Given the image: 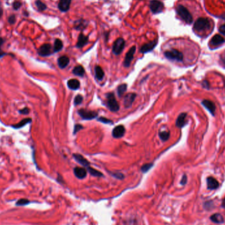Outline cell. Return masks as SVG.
<instances>
[{
	"label": "cell",
	"instance_id": "obj_1",
	"mask_svg": "<svg viewBox=\"0 0 225 225\" xmlns=\"http://www.w3.org/2000/svg\"><path fill=\"white\" fill-rule=\"evenodd\" d=\"M202 11L200 4L195 1L180 2L176 5V12L185 23L190 24L194 21Z\"/></svg>",
	"mask_w": 225,
	"mask_h": 225
},
{
	"label": "cell",
	"instance_id": "obj_2",
	"mask_svg": "<svg viewBox=\"0 0 225 225\" xmlns=\"http://www.w3.org/2000/svg\"><path fill=\"white\" fill-rule=\"evenodd\" d=\"M213 28V23L211 19L207 17H200L195 21L194 30L196 33L203 34L211 32Z\"/></svg>",
	"mask_w": 225,
	"mask_h": 225
},
{
	"label": "cell",
	"instance_id": "obj_3",
	"mask_svg": "<svg viewBox=\"0 0 225 225\" xmlns=\"http://www.w3.org/2000/svg\"><path fill=\"white\" fill-rule=\"evenodd\" d=\"M164 55L166 59L172 61H182L184 58L183 54L181 51H178L176 49H171L167 50L164 53Z\"/></svg>",
	"mask_w": 225,
	"mask_h": 225
},
{
	"label": "cell",
	"instance_id": "obj_4",
	"mask_svg": "<svg viewBox=\"0 0 225 225\" xmlns=\"http://www.w3.org/2000/svg\"><path fill=\"white\" fill-rule=\"evenodd\" d=\"M107 107L109 110L112 112H117L119 110V105L115 98V96L113 93H109L107 95Z\"/></svg>",
	"mask_w": 225,
	"mask_h": 225
},
{
	"label": "cell",
	"instance_id": "obj_5",
	"mask_svg": "<svg viewBox=\"0 0 225 225\" xmlns=\"http://www.w3.org/2000/svg\"><path fill=\"white\" fill-rule=\"evenodd\" d=\"M78 113L84 120H92L98 117V113L93 111L87 110V109H81L78 111Z\"/></svg>",
	"mask_w": 225,
	"mask_h": 225
},
{
	"label": "cell",
	"instance_id": "obj_6",
	"mask_svg": "<svg viewBox=\"0 0 225 225\" xmlns=\"http://www.w3.org/2000/svg\"><path fill=\"white\" fill-rule=\"evenodd\" d=\"M125 46V41L121 38H118L113 43V52L115 55H120L122 51H123Z\"/></svg>",
	"mask_w": 225,
	"mask_h": 225
},
{
	"label": "cell",
	"instance_id": "obj_7",
	"mask_svg": "<svg viewBox=\"0 0 225 225\" xmlns=\"http://www.w3.org/2000/svg\"><path fill=\"white\" fill-rule=\"evenodd\" d=\"M54 52V48L49 43H45L38 49V54L42 57H48L51 55Z\"/></svg>",
	"mask_w": 225,
	"mask_h": 225
},
{
	"label": "cell",
	"instance_id": "obj_8",
	"mask_svg": "<svg viewBox=\"0 0 225 225\" xmlns=\"http://www.w3.org/2000/svg\"><path fill=\"white\" fill-rule=\"evenodd\" d=\"M150 8L153 13L157 14L163 11L164 9V5L159 0H152V1L150 2Z\"/></svg>",
	"mask_w": 225,
	"mask_h": 225
},
{
	"label": "cell",
	"instance_id": "obj_9",
	"mask_svg": "<svg viewBox=\"0 0 225 225\" xmlns=\"http://www.w3.org/2000/svg\"><path fill=\"white\" fill-rule=\"evenodd\" d=\"M136 46H132L129 49V51H128L127 52V54H126V55L125 56L124 63H123V65L125 67H128L130 66V63H131V62H132V61L133 59L134 55L135 52H136Z\"/></svg>",
	"mask_w": 225,
	"mask_h": 225
},
{
	"label": "cell",
	"instance_id": "obj_10",
	"mask_svg": "<svg viewBox=\"0 0 225 225\" xmlns=\"http://www.w3.org/2000/svg\"><path fill=\"white\" fill-rule=\"evenodd\" d=\"M125 128L123 125L115 126L112 131V135L115 138H120L123 137L125 134Z\"/></svg>",
	"mask_w": 225,
	"mask_h": 225
},
{
	"label": "cell",
	"instance_id": "obj_11",
	"mask_svg": "<svg viewBox=\"0 0 225 225\" xmlns=\"http://www.w3.org/2000/svg\"><path fill=\"white\" fill-rule=\"evenodd\" d=\"M136 97V94L134 93L127 94L124 98V105L126 108H129L132 106L135 98Z\"/></svg>",
	"mask_w": 225,
	"mask_h": 225
},
{
	"label": "cell",
	"instance_id": "obj_12",
	"mask_svg": "<svg viewBox=\"0 0 225 225\" xmlns=\"http://www.w3.org/2000/svg\"><path fill=\"white\" fill-rule=\"evenodd\" d=\"M157 40H153L148 43H146V44L143 45L142 48H141V49H140V52L142 54L150 52V51H152L154 49V48L157 46Z\"/></svg>",
	"mask_w": 225,
	"mask_h": 225
},
{
	"label": "cell",
	"instance_id": "obj_13",
	"mask_svg": "<svg viewBox=\"0 0 225 225\" xmlns=\"http://www.w3.org/2000/svg\"><path fill=\"white\" fill-rule=\"evenodd\" d=\"M202 105L204 106V107L205 109H207L208 111L212 115H215L216 107H215V104H213V102H212L211 101H209V100H205L202 101Z\"/></svg>",
	"mask_w": 225,
	"mask_h": 225
},
{
	"label": "cell",
	"instance_id": "obj_14",
	"mask_svg": "<svg viewBox=\"0 0 225 225\" xmlns=\"http://www.w3.org/2000/svg\"><path fill=\"white\" fill-rule=\"evenodd\" d=\"M73 157L74 158V159L78 162L79 164H80L81 165L84 166H86L88 167L89 166V162L82 155L79 153H74L73 154Z\"/></svg>",
	"mask_w": 225,
	"mask_h": 225
},
{
	"label": "cell",
	"instance_id": "obj_15",
	"mask_svg": "<svg viewBox=\"0 0 225 225\" xmlns=\"http://www.w3.org/2000/svg\"><path fill=\"white\" fill-rule=\"evenodd\" d=\"M225 42L224 38L222 37L221 35L217 34L214 36L210 42V44L213 46H218L222 44Z\"/></svg>",
	"mask_w": 225,
	"mask_h": 225
},
{
	"label": "cell",
	"instance_id": "obj_16",
	"mask_svg": "<svg viewBox=\"0 0 225 225\" xmlns=\"http://www.w3.org/2000/svg\"><path fill=\"white\" fill-rule=\"evenodd\" d=\"M207 184L209 190H215L219 186V183L213 177H208L207 178Z\"/></svg>",
	"mask_w": 225,
	"mask_h": 225
},
{
	"label": "cell",
	"instance_id": "obj_17",
	"mask_svg": "<svg viewBox=\"0 0 225 225\" xmlns=\"http://www.w3.org/2000/svg\"><path fill=\"white\" fill-rule=\"evenodd\" d=\"M71 0H60L58 4V8L62 12L67 11L69 8Z\"/></svg>",
	"mask_w": 225,
	"mask_h": 225
},
{
	"label": "cell",
	"instance_id": "obj_18",
	"mask_svg": "<svg viewBox=\"0 0 225 225\" xmlns=\"http://www.w3.org/2000/svg\"><path fill=\"white\" fill-rule=\"evenodd\" d=\"M186 116L187 114L186 113H182L179 115L176 121V126L178 128H182L186 124Z\"/></svg>",
	"mask_w": 225,
	"mask_h": 225
},
{
	"label": "cell",
	"instance_id": "obj_19",
	"mask_svg": "<svg viewBox=\"0 0 225 225\" xmlns=\"http://www.w3.org/2000/svg\"><path fill=\"white\" fill-rule=\"evenodd\" d=\"M74 175L80 179H83L86 176L87 171L85 169L81 168V167H75L74 169Z\"/></svg>",
	"mask_w": 225,
	"mask_h": 225
},
{
	"label": "cell",
	"instance_id": "obj_20",
	"mask_svg": "<svg viewBox=\"0 0 225 225\" xmlns=\"http://www.w3.org/2000/svg\"><path fill=\"white\" fill-rule=\"evenodd\" d=\"M70 59L67 56H61L57 60V63L61 69H65L69 64Z\"/></svg>",
	"mask_w": 225,
	"mask_h": 225
},
{
	"label": "cell",
	"instance_id": "obj_21",
	"mask_svg": "<svg viewBox=\"0 0 225 225\" xmlns=\"http://www.w3.org/2000/svg\"><path fill=\"white\" fill-rule=\"evenodd\" d=\"M80 82L76 79H70L67 82L68 87L70 89H73V90H76V89H78L80 88Z\"/></svg>",
	"mask_w": 225,
	"mask_h": 225
},
{
	"label": "cell",
	"instance_id": "obj_22",
	"mask_svg": "<svg viewBox=\"0 0 225 225\" xmlns=\"http://www.w3.org/2000/svg\"><path fill=\"white\" fill-rule=\"evenodd\" d=\"M88 41V38L84 35L83 34H80L79 37L78 42H77V43H76V47L79 48H82L87 43Z\"/></svg>",
	"mask_w": 225,
	"mask_h": 225
},
{
	"label": "cell",
	"instance_id": "obj_23",
	"mask_svg": "<svg viewBox=\"0 0 225 225\" xmlns=\"http://www.w3.org/2000/svg\"><path fill=\"white\" fill-rule=\"evenodd\" d=\"M31 122H32V119L30 118H26V119H23L21 122H19L18 123L14 125H12L11 126L13 128H15V129H19V128H21L24 127L25 125H27V124L31 123Z\"/></svg>",
	"mask_w": 225,
	"mask_h": 225
},
{
	"label": "cell",
	"instance_id": "obj_24",
	"mask_svg": "<svg viewBox=\"0 0 225 225\" xmlns=\"http://www.w3.org/2000/svg\"><path fill=\"white\" fill-rule=\"evenodd\" d=\"M210 219L211 220L212 222H213L216 224H221L224 222V218L219 213H215L212 215L210 217Z\"/></svg>",
	"mask_w": 225,
	"mask_h": 225
},
{
	"label": "cell",
	"instance_id": "obj_25",
	"mask_svg": "<svg viewBox=\"0 0 225 225\" xmlns=\"http://www.w3.org/2000/svg\"><path fill=\"white\" fill-rule=\"evenodd\" d=\"M95 77L98 80H101L104 77V72L103 69H101V67L100 66H96L95 67Z\"/></svg>",
	"mask_w": 225,
	"mask_h": 225
},
{
	"label": "cell",
	"instance_id": "obj_26",
	"mask_svg": "<svg viewBox=\"0 0 225 225\" xmlns=\"http://www.w3.org/2000/svg\"><path fill=\"white\" fill-rule=\"evenodd\" d=\"M73 73L76 75V76H83L84 74L85 73V70L84 67L81 65H79L75 67L73 70Z\"/></svg>",
	"mask_w": 225,
	"mask_h": 225
},
{
	"label": "cell",
	"instance_id": "obj_27",
	"mask_svg": "<svg viewBox=\"0 0 225 225\" xmlns=\"http://www.w3.org/2000/svg\"><path fill=\"white\" fill-rule=\"evenodd\" d=\"M63 47V42L59 39H56L54 42V52L57 53L58 51H61Z\"/></svg>",
	"mask_w": 225,
	"mask_h": 225
},
{
	"label": "cell",
	"instance_id": "obj_28",
	"mask_svg": "<svg viewBox=\"0 0 225 225\" xmlns=\"http://www.w3.org/2000/svg\"><path fill=\"white\" fill-rule=\"evenodd\" d=\"M126 89H127V84H123L119 85L117 88V94L119 97L121 98L122 95H123L124 93L126 91Z\"/></svg>",
	"mask_w": 225,
	"mask_h": 225
},
{
	"label": "cell",
	"instance_id": "obj_29",
	"mask_svg": "<svg viewBox=\"0 0 225 225\" xmlns=\"http://www.w3.org/2000/svg\"><path fill=\"white\" fill-rule=\"evenodd\" d=\"M87 168H88V172H89V174H90L91 175H92L94 176H97V177H101L103 176V174L101 172L94 169V168H92V167H90V166H88V167H87Z\"/></svg>",
	"mask_w": 225,
	"mask_h": 225
},
{
	"label": "cell",
	"instance_id": "obj_30",
	"mask_svg": "<svg viewBox=\"0 0 225 225\" xmlns=\"http://www.w3.org/2000/svg\"><path fill=\"white\" fill-rule=\"evenodd\" d=\"M35 5L36 6L37 9H38V11H43L44 10H46L47 8L46 5L43 3L42 2H41L40 0H36L35 2Z\"/></svg>",
	"mask_w": 225,
	"mask_h": 225
},
{
	"label": "cell",
	"instance_id": "obj_31",
	"mask_svg": "<svg viewBox=\"0 0 225 225\" xmlns=\"http://www.w3.org/2000/svg\"><path fill=\"white\" fill-rule=\"evenodd\" d=\"M159 137L161 140L166 141L170 137V133L169 132H166V131L161 132L159 133Z\"/></svg>",
	"mask_w": 225,
	"mask_h": 225
},
{
	"label": "cell",
	"instance_id": "obj_32",
	"mask_svg": "<svg viewBox=\"0 0 225 225\" xmlns=\"http://www.w3.org/2000/svg\"><path fill=\"white\" fill-rule=\"evenodd\" d=\"M30 203V201H28L27 199H21L17 201L16 203V205L17 206H24V205H27Z\"/></svg>",
	"mask_w": 225,
	"mask_h": 225
},
{
	"label": "cell",
	"instance_id": "obj_33",
	"mask_svg": "<svg viewBox=\"0 0 225 225\" xmlns=\"http://www.w3.org/2000/svg\"><path fill=\"white\" fill-rule=\"evenodd\" d=\"M153 163H147V164H145V165H144L142 166V168H141V170H142V171L143 172H146L148 171L151 168V167L153 166Z\"/></svg>",
	"mask_w": 225,
	"mask_h": 225
},
{
	"label": "cell",
	"instance_id": "obj_34",
	"mask_svg": "<svg viewBox=\"0 0 225 225\" xmlns=\"http://www.w3.org/2000/svg\"><path fill=\"white\" fill-rule=\"evenodd\" d=\"M86 27L85 24V21H79V23H77L76 24V30H82L83 28H84Z\"/></svg>",
	"mask_w": 225,
	"mask_h": 225
},
{
	"label": "cell",
	"instance_id": "obj_35",
	"mask_svg": "<svg viewBox=\"0 0 225 225\" xmlns=\"http://www.w3.org/2000/svg\"><path fill=\"white\" fill-rule=\"evenodd\" d=\"M83 101V97L81 95H77L75 98H74V105H78L79 104H80Z\"/></svg>",
	"mask_w": 225,
	"mask_h": 225
},
{
	"label": "cell",
	"instance_id": "obj_36",
	"mask_svg": "<svg viewBox=\"0 0 225 225\" xmlns=\"http://www.w3.org/2000/svg\"><path fill=\"white\" fill-rule=\"evenodd\" d=\"M4 42L5 41L2 38H0V59L2 58L3 57H4L6 55V54L4 52V51H2V47L3 46Z\"/></svg>",
	"mask_w": 225,
	"mask_h": 225
},
{
	"label": "cell",
	"instance_id": "obj_37",
	"mask_svg": "<svg viewBox=\"0 0 225 225\" xmlns=\"http://www.w3.org/2000/svg\"><path fill=\"white\" fill-rule=\"evenodd\" d=\"M98 120L99 122H101V123H105V124H111V123H113V122L111 120H109V119H108L107 118H105V117H100L98 119Z\"/></svg>",
	"mask_w": 225,
	"mask_h": 225
},
{
	"label": "cell",
	"instance_id": "obj_38",
	"mask_svg": "<svg viewBox=\"0 0 225 225\" xmlns=\"http://www.w3.org/2000/svg\"><path fill=\"white\" fill-rule=\"evenodd\" d=\"M21 7V3L18 1H15L13 3V8L14 10L17 11L18 9H20Z\"/></svg>",
	"mask_w": 225,
	"mask_h": 225
},
{
	"label": "cell",
	"instance_id": "obj_39",
	"mask_svg": "<svg viewBox=\"0 0 225 225\" xmlns=\"http://www.w3.org/2000/svg\"><path fill=\"white\" fill-rule=\"evenodd\" d=\"M112 176H113L114 177H115L117 179H123L124 178V175L122 174L120 172H116V173H112Z\"/></svg>",
	"mask_w": 225,
	"mask_h": 225
},
{
	"label": "cell",
	"instance_id": "obj_40",
	"mask_svg": "<svg viewBox=\"0 0 225 225\" xmlns=\"http://www.w3.org/2000/svg\"><path fill=\"white\" fill-rule=\"evenodd\" d=\"M82 128H83V126H82V125H76L74 126L73 134H76L79 130H80L81 129H82Z\"/></svg>",
	"mask_w": 225,
	"mask_h": 225
},
{
	"label": "cell",
	"instance_id": "obj_41",
	"mask_svg": "<svg viewBox=\"0 0 225 225\" xmlns=\"http://www.w3.org/2000/svg\"><path fill=\"white\" fill-rule=\"evenodd\" d=\"M15 16L14 15H12L8 18V22L10 24H13L15 23Z\"/></svg>",
	"mask_w": 225,
	"mask_h": 225
},
{
	"label": "cell",
	"instance_id": "obj_42",
	"mask_svg": "<svg viewBox=\"0 0 225 225\" xmlns=\"http://www.w3.org/2000/svg\"><path fill=\"white\" fill-rule=\"evenodd\" d=\"M29 111H30V109L28 107H24V108L21 109V110L18 111V112L21 114H24V115L28 114Z\"/></svg>",
	"mask_w": 225,
	"mask_h": 225
},
{
	"label": "cell",
	"instance_id": "obj_43",
	"mask_svg": "<svg viewBox=\"0 0 225 225\" xmlns=\"http://www.w3.org/2000/svg\"><path fill=\"white\" fill-rule=\"evenodd\" d=\"M186 182H187V176H186V175H184L182 178V180L181 181V184L182 185H185L186 184Z\"/></svg>",
	"mask_w": 225,
	"mask_h": 225
},
{
	"label": "cell",
	"instance_id": "obj_44",
	"mask_svg": "<svg viewBox=\"0 0 225 225\" xmlns=\"http://www.w3.org/2000/svg\"><path fill=\"white\" fill-rule=\"evenodd\" d=\"M218 30H219V32L221 34L225 35V24L221 25Z\"/></svg>",
	"mask_w": 225,
	"mask_h": 225
},
{
	"label": "cell",
	"instance_id": "obj_45",
	"mask_svg": "<svg viewBox=\"0 0 225 225\" xmlns=\"http://www.w3.org/2000/svg\"><path fill=\"white\" fill-rule=\"evenodd\" d=\"M3 9L2 8L1 5H0V18H2V15H3Z\"/></svg>",
	"mask_w": 225,
	"mask_h": 225
},
{
	"label": "cell",
	"instance_id": "obj_46",
	"mask_svg": "<svg viewBox=\"0 0 225 225\" xmlns=\"http://www.w3.org/2000/svg\"><path fill=\"white\" fill-rule=\"evenodd\" d=\"M222 207L224 209H225V198L222 200Z\"/></svg>",
	"mask_w": 225,
	"mask_h": 225
},
{
	"label": "cell",
	"instance_id": "obj_47",
	"mask_svg": "<svg viewBox=\"0 0 225 225\" xmlns=\"http://www.w3.org/2000/svg\"><path fill=\"white\" fill-rule=\"evenodd\" d=\"M222 62H223L224 65L225 66V57H224V58H222Z\"/></svg>",
	"mask_w": 225,
	"mask_h": 225
}]
</instances>
